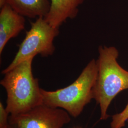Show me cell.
<instances>
[{
	"instance_id": "6da1fadb",
	"label": "cell",
	"mask_w": 128,
	"mask_h": 128,
	"mask_svg": "<svg viewBox=\"0 0 128 128\" xmlns=\"http://www.w3.org/2000/svg\"><path fill=\"white\" fill-rule=\"evenodd\" d=\"M33 58L23 61L5 73L0 82L7 93L5 108L10 115L26 112L43 104L38 80L32 73Z\"/></svg>"
},
{
	"instance_id": "7a4b0ae2",
	"label": "cell",
	"mask_w": 128,
	"mask_h": 128,
	"mask_svg": "<svg viewBox=\"0 0 128 128\" xmlns=\"http://www.w3.org/2000/svg\"><path fill=\"white\" fill-rule=\"evenodd\" d=\"M98 51L93 97L100 105V119L105 120L109 117L107 112L112 101L120 92L128 89V71L118 64L119 51L116 48L101 46Z\"/></svg>"
},
{
	"instance_id": "3957f363",
	"label": "cell",
	"mask_w": 128,
	"mask_h": 128,
	"mask_svg": "<svg viewBox=\"0 0 128 128\" xmlns=\"http://www.w3.org/2000/svg\"><path fill=\"white\" fill-rule=\"evenodd\" d=\"M97 75L96 60H92L79 77L66 87L53 91L41 89L43 103L66 110L73 117L80 114L93 97V89Z\"/></svg>"
},
{
	"instance_id": "277c9868",
	"label": "cell",
	"mask_w": 128,
	"mask_h": 128,
	"mask_svg": "<svg viewBox=\"0 0 128 128\" xmlns=\"http://www.w3.org/2000/svg\"><path fill=\"white\" fill-rule=\"evenodd\" d=\"M59 33V28L51 26L44 17L38 18L32 23L12 61L2 74H4L20 63L37 55L46 57L53 55L55 50L53 41Z\"/></svg>"
},
{
	"instance_id": "5b68a950",
	"label": "cell",
	"mask_w": 128,
	"mask_h": 128,
	"mask_svg": "<svg viewBox=\"0 0 128 128\" xmlns=\"http://www.w3.org/2000/svg\"><path fill=\"white\" fill-rule=\"evenodd\" d=\"M65 110L43 103L26 112L10 115L9 124L17 128H62L71 121Z\"/></svg>"
},
{
	"instance_id": "8992f818",
	"label": "cell",
	"mask_w": 128,
	"mask_h": 128,
	"mask_svg": "<svg viewBox=\"0 0 128 128\" xmlns=\"http://www.w3.org/2000/svg\"><path fill=\"white\" fill-rule=\"evenodd\" d=\"M25 17L18 14L8 4L0 12V55L10 40L17 37L25 28Z\"/></svg>"
},
{
	"instance_id": "52a82bcc",
	"label": "cell",
	"mask_w": 128,
	"mask_h": 128,
	"mask_svg": "<svg viewBox=\"0 0 128 128\" xmlns=\"http://www.w3.org/2000/svg\"><path fill=\"white\" fill-rule=\"evenodd\" d=\"M84 0H51L50 8L44 17L51 26L59 28L68 19L75 18Z\"/></svg>"
},
{
	"instance_id": "ba28073f",
	"label": "cell",
	"mask_w": 128,
	"mask_h": 128,
	"mask_svg": "<svg viewBox=\"0 0 128 128\" xmlns=\"http://www.w3.org/2000/svg\"><path fill=\"white\" fill-rule=\"evenodd\" d=\"M7 4L24 17H45L50 8L49 0H7Z\"/></svg>"
},
{
	"instance_id": "9c48e42d",
	"label": "cell",
	"mask_w": 128,
	"mask_h": 128,
	"mask_svg": "<svg viewBox=\"0 0 128 128\" xmlns=\"http://www.w3.org/2000/svg\"><path fill=\"white\" fill-rule=\"evenodd\" d=\"M128 119V103L122 112L115 114L112 117L110 123L112 128H122Z\"/></svg>"
},
{
	"instance_id": "30bf717a",
	"label": "cell",
	"mask_w": 128,
	"mask_h": 128,
	"mask_svg": "<svg viewBox=\"0 0 128 128\" xmlns=\"http://www.w3.org/2000/svg\"><path fill=\"white\" fill-rule=\"evenodd\" d=\"M9 112L2 103L0 102V128H8L9 125Z\"/></svg>"
},
{
	"instance_id": "8fae6325",
	"label": "cell",
	"mask_w": 128,
	"mask_h": 128,
	"mask_svg": "<svg viewBox=\"0 0 128 128\" xmlns=\"http://www.w3.org/2000/svg\"><path fill=\"white\" fill-rule=\"evenodd\" d=\"M8 4L7 0H0V9L3 7L5 5Z\"/></svg>"
},
{
	"instance_id": "7c38bea8",
	"label": "cell",
	"mask_w": 128,
	"mask_h": 128,
	"mask_svg": "<svg viewBox=\"0 0 128 128\" xmlns=\"http://www.w3.org/2000/svg\"><path fill=\"white\" fill-rule=\"evenodd\" d=\"M8 128H16V127H15V126H13V125H10V124L9 125V126H8Z\"/></svg>"
},
{
	"instance_id": "4fadbf2b",
	"label": "cell",
	"mask_w": 128,
	"mask_h": 128,
	"mask_svg": "<svg viewBox=\"0 0 128 128\" xmlns=\"http://www.w3.org/2000/svg\"><path fill=\"white\" fill-rule=\"evenodd\" d=\"M127 121H128V120H127Z\"/></svg>"
}]
</instances>
